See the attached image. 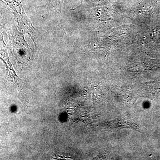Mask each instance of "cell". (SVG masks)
<instances>
[{"label": "cell", "mask_w": 160, "mask_h": 160, "mask_svg": "<svg viewBox=\"0 0 160 160\" xmlns=\"http://www.w3.org/2000/svg\"><path fill=\"white\" fill-rule=\"evenodd\" d=\"M9 7L14 11L17 16L19 25L25 32H27L30 36L35 37V28L28 19L26 14L22 2L20 0H6Z\"/></svg>", "instance_id": "obj_1"}, {"label": "cell", "mask_w": 160, "mask_h": 160, "mask_svg": "<svg viewBox=\"0 0 160 160\" xmlns=\"http://www.w3.org/2000/svg\"><path fill=\"white\" fill-rule=\"evenodd\" d=\"M0 59L6 63V65H8L10 68H12L7 47L4 42L3 35L2 34H0Z\"/></svg>", "instance_id": "obj_2"}, {"label": "cell", "mask_w": 160, "mask_h": 160, "mask_svg": "<svg viewBox=\"0 0 160 160\" xmlns=\"http://www.w3.org/2000/svg\"><path fill=\"white\" fill-rule=\"evenodd\" d=\"M64 0H51L52 2L54 4V6L56 7L57 11L60 15V18L61 19V14H62V6L64 2Z\"/></svg>", "instance_id": "obj_3"}]
</instances>
